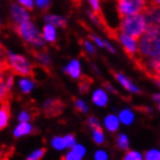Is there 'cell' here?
<instances>
[{
  "label": "cell",
  "mask_w": 160,
  "mask_h": 160,
  "mask_svg": "<svg viewBox=\"0 0 160 160\" xmlns=\"http://www.w3.org/2000/svg\"><path fill=\"white\" fill-rule=\"evenodd\" d=\"M138 55L143 58L160 57V28L146 27L138 42Z\"/></svg>",
  "instance_id": "cell-1"
},
{
  "label": "cell",
  "mask_w": 160,
  "mask_h": 160,
  "mask_svg": "<svg viewBox=\"0 0 160 160\" xmlns=\"http://www.w3.org/2000/svg\"><path fill=\"white\" fill-rule=\"evenodd\" d=\"M1 70H8L15 76L35 77L32 71V65L23 56L12 53L2 48V58H1Z\"/></svg>",
  "instance_id": "cell-2"
},
{
  "label": "cell",
  "mask_w": 160,
  "mask_h": 160,
  "mask_svg": "<svg viewBox=\"0 0 160 160\" xmlns=\"http://www.w3.org/2000/svg\"><path fill=\"white\" fill-rule=\"evenodd\" d=\"M146 20L144 14H136V15L127 16L122 19V22L120 24V30L127 34L129 36L133 37L135 40H139L142 37V34L146 30Z\"/></svg>",
  "instance_id": "cell-3"
},
{
  "label": "cell",
  "mask_w": 160,
  "mask_h": 160,
  "mask_svg": "<svg viewBox=\"0 0 160 160\" xmlns=\"http://www.w3.org/2000/svg\"><path fill=\"white\" fill-rule=\"evenodd\" d=\"M14 32L26 42L30 43L32 47H40V48H45L44 47L43 36L40 34V32L36 29V27L32 22H23L20 24H14L12 26Z\"/></svg>",
  "instance_id": "cell-4"
},
{
  "label": "cell",
  "mask_w": 160,
  "mask_h": 160,
  "mask_svg": "<svg viewBox=\"0 0 160 160\" xmlns=\"http://www.w3.org/2000/svg\"><path fill=\"white\" fill-rule=\"evenodd\" d=\"M116 5L121 19L140 14L148 7L145 0H116Z\"/></svg>",
  "instance_id": "cell-5"
},
{
  "label": "cell",
  "mask_w": 160,
  "mask_h": 160,
  "mask_svg": "<svg viewBox=\"0 0 160 160\" xmlns=\"http://www.w3.org/2000/svg\"><path fill=\"white\" fill-rule=\"evenodd\" d=\"M110 38H114V40L118 41V43L122 45L124 52L128 55V57L131 60L135 59V57L137 56L138 53V47L136 44V41L133 37L129 36L127 34H124L123 32H121L120 29L116 30V29H112V32H109L108 35Z\"/></svg>",
  "instance_id": "cell-6"
},
{
  "label": "cell",
  "mask_w": 160,
  "mask_h": 160,
  "mask_svg": "<svg viewBox=\"0 0 160 160\" xmlns=\"http://www.w3.org/2000/svg\"><path fill=\"white\" fill-rule=\"evenodd\" d=\"M65 108V103L59 99H50L43 103V114L45 117H56L62 114Z\"/></svg>",
  "instance_id": "cell-7"
},
{
  "label": "cell",
  "mask_w": 160,
  "mask_h": 160,
  "mask_svg": "<svg viewBox=\"0 0 160 160\" xmlns=\"http://www.w3.org/2000/svg\"><path fill=\"white\" fill-rule=\"evenodd\" d=\"M144 16L146 20L148 27H156L160 28V8L153 7V6H148L144 11Z\"/></svg>",
  "instance_id": "cell-8"
},
{
  "label": "cell",
  "mask_w": 160,
  "mask_h": 160,
  "mask_svg": "<svg viewBox=\"0 0 160 160\" xmlns=\"http://www.w3.org/2000/svg\"><path fill=\"white\" fill-rule=\"evenodd\" d=\"M11 16H12L11 27L14 24H20L29 21V14L26 12V9L16 4H13L11 7Z\"/></svg>",
  "instance_id": "cell-9"
},
{
  "label": "cell",
  "mask_w": 160,
  "mask_h": 160,
  "mask_svg": "<svg viewBox=\"0 0 160 160\" xmlns=\"http://www.w3.org/2000/svg\"><path fill=\"white\" fill-rule=\"evenodd\" d=\"M74 145H76V137H74V135H68L65 137H55L52 139V146L56 150L73 148Z\"/></svg>",
  "instance_id": "cell-10"
},
{
  "label": "cell",
  "mask_w": 160,
  "mask_h": 160,
  "mask_svg": "<svg viewBox=\"0 0 160 160\" xmlns=\"http://www.w3.org/2000/svg\"><path fill=\"white\" fill-rule=\"evenodd\" d=\"M38 114H40V110L37 109L35 104H26L24 109L19 115V121H20V123H22V122H29V121L36 118L38 116Z\"/></svg>",
  "instance_id": "cell-11"
},
{
  "label": "cell",
  "mask_w": 160,
  "mask_h": 160,
  "mask_svg": "<svg viewBox=\"0 0 160 160\" xmlns=\"http://www.w3.org/2000/svg\"><path fill=\"white\" fill-rule=\"evenodd\" d=\"M11 99H5L1 100V108H0V129L4 130L5 127L7 125L9 116H11Z\"/></svg>",
  "instance_id": "cell-12"
},
{
  "label": "cell",
  "mask_w": 160,
  "mask_h": 160,
  "mask_svg": "<svg viewBox=\"0 0 160 160\" xmlns=\"http://www.w3.org/2000/svg\"><path fill=\"white\" fill-rule=\"evenodd\" d=\"M110 72L112 73V76L116 78V80L120 82L122 86H123L125 89H128V91H130V92H132V93H140V91H139V88L137 87L136 85H133L130 81V80L127 78V77H124L122 73H120V72H115V71H110Z\"/></svg>",
  "instance_id": "cell-13"
},
{
  "label": "cell",
  "mask_w": 160,
  "mask_h": 160,
  "mask_svg": "<svg viewBox=\"0 0 160 160\" xmlns=\"http://www.w3.org/2000/svg\"><path fill=\"white\" fill-rule=\"evenodd\" d=\"M64 72L68 73V76H71L72 78L77 79V78H80V74H81V68H80V64L78 60H72L70 64L64 68Z\"/></svg>",
  "instance_id": "cell-14"
},
{
  "label": "cell",
  "mask_w": 160,
  "mask_h": 160,
  "mask_svg": "<svg viewBox=\"0 0 160 160\" xmlns=\"http://www.w3.org/2000/svg\"><path fill=\"white\" fill-rule=\"evenodd\" d=\"M93 102L96 106H100V107H104L107 102H108V96L106 94V92H103L102 89H98L93 94Z\"/></svg>",
  "instance_id": "cell-15"
},
{
  "label": "cell",
  "mask_w": 160,
  "mask_h": 160,
  "mask_svg": "<svg viewBox=\"0 0 160 160\" xmlns=\"http://www.w3.org/2000/svg\"><path fill=\"white\" fill-rule=\"evenodd\" d=\"M32 127L28 122H22V123H20L15 128V130H14V136L21 137V136H24V135H28V133L32 132Z\"/></svg>",
  "instance_id": "cell-16"
},
{
  "label": "cell",
  "mask_w": 160,
  "mask_h": 160,
  "mask_svg": "<svg viewBox=\"0 0 160 160\" xmlns=\"http://www.w3.org/2000/svg\"><path fill=\"white\" fill-rule=\"evenodd\" d=\"M104 124H106V128L108 129L109 131L115 132L117 129H118L120 120H118L115 115H109V116L106 117V120H104Z\"/></svg>",
  "instance_id": "cell-17"
},
{
  "label": "cell",
  "mask_w": 160,
  "mask_h": 160,
  "mask_svg": "<svg viewBox=\"0 0 160 160\" xmlns=\"http://www.w3.org/2000/svg\"><path fill=\"white\" fill-rule=\"evenodd\" d=\"M43 37L44 40L49 41V42H55L56 41V30H55V26L48 23L44 26L43 28Z\"/></svg>",
  "instance_id": "cell-18"
},
{
  "label": "cell",
  "mask_w": 160,
  "mask_h": 160,
  "mask_svg": "<svg viewBox=\"0 0 160 160\" xmlns=\"http://www.w3.org/2000/svg\"><path fill=\"white\" fill-rule=\"evenodd\" d=\"M93 84V79L91 77L88 76H81L80 77V80H79V91L80 93H87L89 91V88H91V85Z\"/></svg>",
  "instance_id": "cell-19"
},
{
  "label": "cell",
  "mask_w": 160,
  "mask_h": 160,
  "mask_svg": "<svg viewBox=\"0 0 160 160\" xmlns=\"http://www.w3.org/2000/svg\"><path fill=\"white\" fill-rule=\"evenodd\" d=\"M44 19H45V21L48 23L52 24V26L63 27V28L66 27V20H65L64 18H60V16H57V15H47Z\"/></svg>",
  "instance_id": "cell-20"
},
{
  "label": "cell",
  "mask_w": 160,
  "mask_h": 160,
  "mask_svg": "<svg viewBox=\"0 0 160 160\" xmlns=\"http://www.w3.org/2000/svg\"><path fill=\"white\" fill-rule=\"evenodd\" d=\"M133 114H132L131 110H129V109H127V110H122L120 114V120L123 122L124 124H131L132 121H133Z\"/></svg>",
  "instance_id": "cell-21"
},
{
  "label": "cell",
  "mask_w": 160,
  "mask_h": 160,
  "mask_svg": "<svg viewBox=\"0 0 160 160\" xmlns=\"http://www.w3.org/2000/svg\"><path fill=\"white\" fill-rule=\"evenodd\" d=\"M19 85H20L21 91H22V92H23L24 94L29 93L32 89V87H34V82H32V80H28V79H22V80H20Z\"/></svg>",
  "instance_id": "cell-22"
},
{
  "label": "cell",
  "mask_w": 160,
  "mask_h": 160,
  "mask_svg": "<svg viewBox=\"0 0 160 160\" xmlns=\"http://www.w3.org/2000/svg\"><path fill=\"white\" fill-rule=\"evenodd\" d=\"M117 145H118V148L121 150H128L129 148L128 137L125 136V135H123V133L118 135V137H117Z\"/></svg>",
  "instance_id": "cell-23"
},
{
  "label": "cell",
  "mask_w": 160,
  "mask_h": 160,
  "mask_svg": "<svg viewBox=\"0 0 160 160\" xmlns=\"http://www.w3.org/2000/svg\"><path fill=\"white\" fill-rule=\"evenodd\" d=\"M93 139L95 142L96 144H102L104 140V136H103V131L102 129H94L93 130Z\"/></svg>",
  "instance_id": "cell-24"
},
{
  "label": "cell",
  "mask_w": 160,
  "mask_h": 160,
  "mask_svg": "<svg viewBox=\"0 0 160 160\" xmlns=\"http://www.w3.org/2000/svg\"><path fill=\"white\" fill-rule=\"evenodd\" d=\"M73 101H74V108L78 112H88V108L86 103H85V101L82 100H78V99H74L73 98Z\"/></svg>",
  "instance_id": "cell-25"
},
{
  "label": "cell",
  "mask_w": 160,
  "mask_h": 160,
  "mask_svg": "<svg viewBox=\"0 0 160 160\" xmlns=\"http://www.w3.org/2000/svg\"><path fill=\"white\" fill-rule=\"evenodd\" d=\"M45 152H47V148H38L36 151H34V152L27 158V160H41V158L45 154Z\"/></svg>",
  "instance_id": "cell-26"
},
{
  "label": "cell",
  "mask_w": 160,
  "mask_h": 160,
  "mask_svg": "<svg viewBox=\"0 0 160 160\" xmlns=\"http://www.w3.org/2000/svg\"><path fill=\"white\" fill-rule=\"evenodd\" d=\"M124 160H143L142 154L136 151H128L124 154Z\"/></svg>",
  "instance_id": "cell-27"
},
{
  "label": "cell",
  "mask_w": 160,
  "mask_h": 160,
  "mask_svg": "<svg viewBox=\"0 0 160 160\" xmlns=\"http://www.w3.org/2000/svg\"><path fill=\"white\" fill-rule=\"evenodd\" d=\"M145 160H160V151L157 150H151L146 153Z\"/></svg>",
  "instance_id": "cell-28"
},
{
  "label": "cell",
  "mask_w": 160,
  "mask_h": 160,
  "mask_svg": "<svg viewBox=\"0 0 160 160\" xmlns=\"http://www.w3.org/2000/svg\"><path fill=\"white\" fill-rule=\"evenodd\" d=\"M87 123H88V125H89V128L92 129V130H94V129L101 128L100 124H99V121L96 120V118L94 116H89V118L87 120Z\"/></svg>",
  "instance_id": "cell-29"
},
{
  "label": "cell",
  "mask_w": 160,
  "mask_h": 160,
  "mask_svg": "<svg viewBox=\"0 0 160 160\" xmlns=\"http://www.w3.org/2000/svg\"><path fill=\"white\" fill-rule=\"evenodd\" d=\"M60 160H81V157L78 156L77 153H74L73 151H71L70 153H68L66 156L62 157Z\"/></svg>",
  "instance_id": "cell-30"
},
{
  "label": "cell",
  "mask_w": 160,
  "mask_h": 160,
  "mask_svg": "<svg viewBox=\"0 0 160 160\" xmlns=\"http://www.w3.org/2000/svg\"><path fill=\"white\" fill-rule=\"evenodd\" d=\"M36 5L41 9L47 11L50 7V0H36Z\"/></svg>",
  "instance_id": "cell-31"
},
{
  "label": "cell",
  "mask_w": 160,
  "mask_h": 160,
  "mask_svg": "<svg viewBox=\"0 0 160 160\" xmlns=\"http://www.w3.org/2000/svg\"><path fill=\"white\" fill-rule=\"evenodd\" d=\"M72 151L80 157H82L85 154V148L84 146H81V145H74V146L72 148Z\"/></svg>",
  "instance_id": "cell-32"
},
{
  "label": "cell",
  "mask_w": 160,
  "mask_h": 160,
  "mask_svg": "<svg viewBox=\"0 0 160 160\" xmlns=\"http://www.w3.org/2000/svg\"><path fill=\"white\" fill-rule=\"evenodd\" d=\"M95 160H108V156H107V153L100 150V151H96L95 152Z\"/></svg>",
  "instance_id": "cell-33"
},
{
  "label": "cell",
  "mask_w": 160,
  "mask_h": 160,
  "mask_svg": "<svg viewBox=\"0 0 160 160\" xmlns=\"http://www.w3.org/2000/svg\"><path fill=\"white\" fill-rule=\"evenodd\" d=\"M19 1H20V4L22 5L24 8H27V9H32V7H34L32 0H19Z\"/></svg>",
  "instance_id": "cell-34"
},
{
  "label": "cell",
  "mask_w": 160,
  "mask_h": 160,
  "mask_svg": "<svg viewBox=\"0 0 160 160\" xmlns=\"http://www.w3.org/2000/svg\"><path fill=\"white\" fill-rule=\"evenodd\" d=\"M81 44L85 47V49L87 50V52L92 53V55H94V53H95V49H94V47H93L89 42H87V41H86V42H81Z\"/></svg>",
  "instance_id": "cell-35"
},
{
  "label": "cell",
  "mask_w": 160,
  "mask_h": 160,
  "mask_svg": "<svg viewBox=\"0 0 160 160\" xmlns=\"http://www.w3.org/2000/svg\"><path fill=\"white\" fill-rule=\"evenodd\" d=\"M103 85H104V87L106 88H108L109 91H110V92H112V93H117V91L116 89H115V88L112 87V85L109 84V82H103Z\"/></svg>",
  "instance_id": "cell-36"
},
{
  "label": "cell",
  "mask_w": 160,
  "mask_h": 160,
  "mask_svg": "<svg viewBox=\"0 0 160 160\" xmlns=\"http://www.w3.org/2000/svg\"><path fill=\"white\" fill-rule=\"evenodd\" d=\"M150 5H151V6H153V7L160 8V0H151Z\"/></svg>",
  "instance_id": "cell-37"
},
{
  "label": "cell",
  "mask_w": 160,
  "mask_h": 160,
  "mask_svg": "<svg viewBox=\"0 0 160 160\" xmlns=\"http://www.w3.org/2000/svg\"><path fill=\"white\" fill-rule=\"evenodd\" d=\"M159 109H160V102H159Z\"/></svg>",
  "instance_id": "cell-38"
}]
</instances>
